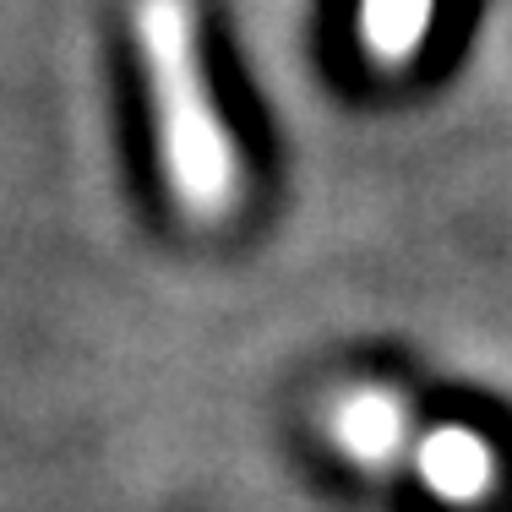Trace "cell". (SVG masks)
Wrapping results in <instances>:
<instances>
[{
    "mask_svg": "<svg viewBox=\"0 0 512 512\" xmlns=\"http://www.w3.org/2000/svg\"><path fill=\"white\" fill-rule=\"evenodd\" d=\"M327 436L349 463L371 474H393L409 463L414 447V409L387 387H355V393H338L327 409Z\"/></svg>",
    "mask_w": 512,
    "mask_h": 512,
    "instance_id": "2",
    "label": "cell"
},
{
    "mask_svg": "<svg viewBox=\"0 0 512 512\" xmlns=\"http://www.w3.org/2000/svg\"><path fill=\"white\" fill-rule=\"evenodd\" d=\"M436 0H360V50L382 71H404L431 33Z\"/></svg>",
    "mask_w": 512,
    "mask_h": 512,
    "instance_id": "4",
    "label": "cell"
},
{
    "mask_svg": "<svg viewBox=\"0 0 512 512\" xmlns=\"http://www.w3.org/2000/svg\"><path fill=\"white\" fill-rule=\"evenodd\" d=\"M404 469L425 485L431 496H442L447 507H480L496 496L502 485V458L469 425H436V431H420L409 447Z\"/></svg>",
    "mask_w": 512,
    "mask_h": 512,
    "instance_id": "3",
    "label": "cell"
},
{
    "mask_svg": "<svg viewBox=\"0 0 512 512\" xmlns=\"http://www.w3.org/2000/svg\"><path fill=\"white\" fill-rule=\"evenodd\" d=\"M137 50L148 66L153 115H158V153L180 213L197 224H218L235 213L240 197V153L224 115L213 109L207 71L197 50V11L191 0H137Z\"/></svg>",
    "mask_w": 512,
    "mask_h": 512,
    "instance_id": "1",
    "label": "cell"
}]
</instances>
